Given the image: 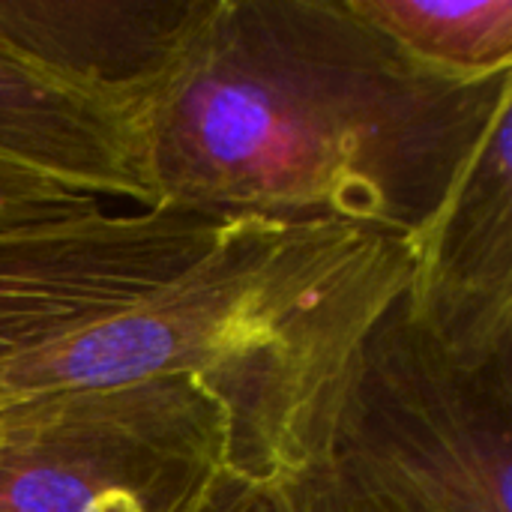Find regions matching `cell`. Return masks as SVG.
I'll return each instance as SVG.
<instances>
[{
    "label": "cell",
    "instance_id": "10",
    "mask_svg": "<svg viewBox=\"0 0 512 512\" xmlns=\"http://www.w3.org/2000/svg\"><path fill=\"white\" fill-rule=\"evenodd\" d=\"M105 210L99 198L66 189L42 174L0 159V231L36 228L93 216Z\"/></svg>",
    "mask_w": 512,
    "mask_h": 512
},
{
    "label": "cell",
    "instance_id": "11",
    "mask_svg": "<svg viewBox=\"0 0 512 512\" xmlns=\"http://www.w3.org/2000/svg\"><path fill=\"white\" fill-rule=\"evenodd\" d=\"M282 492L288 501V512H378L348 486H342L321 462L282 483Z\"/></svg>",
    "mask_w": 512,
    "mask_h": 512
},
{
    "label": "cell",
    "instance_id": "8",
    "mask_svg": "<svg viewBox=\"0 0 512 512\" xmlns=\"http://www.w3.org/2000/svg\"><path fill=\"white\" fill-rule=\"evenodd\" d=\"M0 159L99 201L153 210L123 114L72 90L0 45Z\"/></svg>",
    "mask_w": 512,
    "mask_h": 512
},
{
    "label": "cell",
    "instance_id": "12",
    "mask_svg": "<svg viewBox=\"0 0 512 512\" xmlns=\"http://www.w3.org/2000/svg\"><path fill=\"white\" fill-rule=\"evenodd\" d=\"M195 512H288V501L282 486L255 483L231 471Z\"/></svg>",
    "mask_w": 512,
    "mask_h": 512
},
{
    "label": "cell",
    "instance_id": "7",
    "mask_svg": "<svg viewBox=\"0 0 512 512\" xmlns=\"http://www.w3.org/2000/svg\"><path fill=\"white\" fill-rule=\"evenodd\" d=\"M207 6L210 0H0V45L132 126Z\"/></svg>",
    "mask_w": 512,
    "mask_h": 512
},
{
    "label": "cell",
    "instance_id": "3",
    "mask_svg": "<svg viewBox=\"0 0 512 512\" xmlns=\"http://www.w3.org/2000/svg\"><path fill=\"white\" fill-rule=\"evenodd\" d=\"M318 462L378 512H512V360H459L402 294L354 351Z\"/></svg>",
    "mask_w": 512,
    "mask_h": 512
},
{
    "label": "cell",
    "instance_id": "5",
    "mask_svg": "<svg viewBox=\"0 0 512 512\" xmlns=\"http://www.w3.org/2000/svg\"><path fill=\"white\" fill-rule=\"evenodd\" d=\"M225 219L135 210L0 231V363L87 327L201 255Z\"/></svg>",
    "mask_w": 512,
    "mask_h": 512
},
{
    "label": "cell",
    "instance_id": "2",
    "mask_svg": "<svg viewBox=\"0 0 512 512\" xmlns=\"http://www.w3.org/2000/svg\"><path fill=\"white\" fill-rule=\"evenodd\" d=\"M417 246L351 222L225 219L135 303L0 363V408L78 387L189 378L225 411L231 471L282 486L324 453L339 381L408 291Z\"/></svg>",
    "mask_w": 512,
    "mask_h": 512
},
{
    "label": "cell",
    "instance_id": "1",
    "mask_svg": "<svg viewBox=\"0 0 512 512\" xmlns=\"http://www.w3.org/2000/svg\"><path fill=\"white\" fill-rule=\"evenodd\" d=\"M510 105L512 72L435 69L354 0H210L132 132L153 210L417 243Z\"/></svg>",
    "mask_w": 512,
    "mask_h": 512
},
{
    "label": "cell",
    "instance_id": "6",
    "mask_svg": "<svg viewBox=\"0 0 512 512\" xmlns=\"http://www.w3.org/2000/svg\"><path fill=\"white\" fill-rule=\"evenodd\" d=\"M414 246L411 318L471 366L512 360V105Z\"/></svg>",
    "mask_w": 512,
    "mask_h": 512
},
{
    "label": "cell",
    "instance_id": "9",
    "mask_svg": "<svg viewBox=\"0 0 512 512\" xmlns=\"http://www.w3.org/2000/svg\"><path fill=\"white\" fill-rule=\"evenodd\" d=\"M354 6L435 69L512 72V0H354Z\"/></svg>",
    "mask_w": 512,
    "mask_h": 512
},
{
    "label": "cell",
    "instance_id": "4",
    "mask_svg": "<svg viewBox=\"0 0 512 512\" xmlns=\"http://www.w3.org/2000/svg\"><path fill=\"white\" fill-rule=\"evenodd\" d=\"M225 474L228 417L189 378L0 408V512H195Z\"/></svg>",
    "mask_w": 512,
    "mask_h": 512
}]
</instances>
